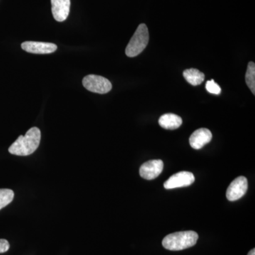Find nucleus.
Segmentation results:
<instances>
[{"label": "nucleus", "instance_id": "f257e3e1", "mask_svg": "<svg viewBox=\"0 0 255 255\" xmlns=\"http://www.w3.org/2000/svg\"><path fill=\"white\" fill-rule=\"evenodd\" d=\"M41 130L37 127H33L26 132L24 136L20 135L9 148L12 155L27 156L31 155L39 146L41 141Z\"/></svg>", "mask_w": 255, "mask_h": 255}, {"label": "nucleus", "instance_id": "f03ea898", "mask_svg": "<svg viewBox=\"0 0 255 255\" xmlns=\"http://www.w3.org/2000/svg\"><path fill=\"white\" fill-rule=\"evenodd\" d=\"M199 236L194 231H182L169 234L162 241V246L171 251H179L195 246Z\"/></svg>", "mask_w": 255, "mask_h": 255}, {"label": "nucleus", "instance_id": "7ed1b4c3", "mask_svg": "<svg viewBox=\"0 0 255 255\" xmlns=\"http://www.w3.org/2000/svg\"><path fill=\"white\" fill-rule=\"evenodd\" d=\"M149 42L148 28L145 23L137 26L136 31L126 48V54L128 57L133 58L142 53Z\"/></svg>", "mask_w": 255, "mask_h": 255}, {"label": "nucleus", "instance_id": "20e7f679", "mask_svg": "<svg viewBox=\"0 0 255 255\" xmlns=\"http://www.w3.org/2000/svg\"><path fill=\"white\" fill-rule=\"evenodd\" d=\"M82 85L88 91L102 95L108 93L112 89L110 80L100 75H87L82 80Z\"/></svg>", "mask_w": 255, "mask_h": 255}, {"label": "nucleus", "instance_id": "39448f33", "mask_svg": "<svg viewBox=\"0 0 255 255\" xmlns=\"http://www.w3.org/2000/svg\"><path fill=\"white\" fill-rule=\"evenodd\" d=\"M248 179L243 176L236 178L230 184L226 192V197L230 201H237L241 199L248 191Z\"/></svg>", "mask_w": 255, "mask_h": 255}, {"label": "nucleus", "instance_id": "423d86ee", "mask_svg": "<svg viewBox=\"0 0 255 255\" xmlns=\"http://www.w3.org/2000/svg\"><path fill=\"white\" fill-rule=\"evenodd\" d=\"M195 181L194 174L189 172H180L173 174L164 183L166 189L184 187L190 186Z\"/></svg>", "mask_w": 255, "mask_h": 255}, {"label": "nucleus", "instance_id": "0eeeda50", "mask_svg": "<svg viewBox=\"0 0 255 255\" xmlns=\"http://www.w3.org/2000/svg\"><path fill=\"white\" fill-rule=\"evenodd\" d=\"M163 167V162L161 159L148 161L142 164L140 167V176L147 180H152L162 173Z\"/></svg>", "mask_w": 255, "mask_h": 255}, {"label": "nucleus", "instance_id": "6e6552de", "mask_svg": "<svg viewBox=\"0 0 255 255\" xmlns=\"http://www.w3.org/2000/svg\"><path fill=\"white\" fill-rule=\"evenodd\" d=\"M21 48L25 51L33 54H50L54 53L58 47L54 43L26 41L21 44Z\"/></svg>", "mask_w": 255, "mask_h": 255}, {"label": "nucleus", "instance_id": "1a4fd4ad", "mask_svg": "<svg viewBox=\"0 0 255 255\" xmlns=\"http://www.w3.org/2000/svg\"><path fill=\"white\" fill-rule=\"evenodd\" d=\"M211 139L212 133L209 129L199 128L191 134L189 137V144L193 148L199 150L211 142Z\"/></svg>", "mask_w": 255, "mask_h": 255}, {"label": "nucleus", "instance_id": "9d476101", "mask_svg": "<svg viewBox=\"0 0 255 255\" xmlns=\"http://www.w3.org/2000/svg\"><path fill=\"white\" fill-rule=\"evenodd\" d=\"M52 14L58 22L68 18L70 9V0H51Z\"/></svg>", "mask_w": 255, "mask_h": 255}, {"label": "nucleus", "instance_id": "9b49d317", "mask_svg": "<svg viewBox=\"0 0 255 255\" xmlns=\"http://www.w3.org/2000/svg\"><path fill=\"white\" fill-rule=\"evenodd\" d=\"M159 124L161 127L167 130H175L181 127L182 119L174 114H165L159 119Z\"/></svg>", "mask_w": 255, "mask_h": 255}, {"label": "nucleus", "instance_id": "f8f14e48", "mask_svg": "<svg viewBox=\"0 0 255 255\" xmlns=\"http://www.w3.org/2000/svg\"><path fill=\"white\" fill-rule=\"evenodd\" d=\"M183 76L193 86L201 85L205 79V75L197 69L191 68L184 70Z\"/></svg>", "mask_w": 255, "mask_h": 255}, {"label": "nucleus", "instance_id": "ddd939ff", "mask_svg": "<svg viewBox=\"0 0 255 255\" xmlns=\"http://www.w3.org/2000/svg\"><path fill=\"white\" fill-rule=\"evenodd\" d=\"M246 82L250 90L255 95V64L250 62L246 74Z\"/></svg>", "mask_w": 255, "mask_h": 255}, {"label": "nucleus", "instance_id": "4468645a", "mask_svg": "<svg viewBox=\"0 0 255 255\" xmlns=\"http://www.w3.org/2000/svg\"><path fill=\"white\" fill-rule=\"evenodd\" d=\"M14 196V191L11 189H0V210L9 204L13 201Z\"/></svg>", "mask_w": 255, "mask_h": 255}, {"label": "nucleus", "instance_id": "2eb2a0df", "mask_svg": "<svg viewBox=\"0 0 255 255\" xmlns=\"http://www.w3.org/2000/svg\"><path fill=\"white\" fill-rule=\"evenodd\" d=\"M206 89L209 93L214 94V95H219L221 92V87L215 82L214 80L206 82Z\"/></svg>", "mask_w": 255, "mask_h": 255}, {"label": "nucleus", "instance_id": "dca6fc26", "mask_svg": "<svg viewBox=\"0 0 255 255\" xmlns=\"http://www.w3.org/2000/svg\"><path fill=\"white\" fill-rule=\"evenodd\" d=\"M9 242L5 239H0V253H4L9 251Z\"/></svg>", "mask_w": 255, "mask_h": 255}, {"label": "nucleus", "instance_id": "f3484780", "mask_svg": "<svg viewBox=\"0 0 255 255\" xmlns=\"http://www.w3.org/2000/svg\"><path fill=\"white\" fill-rule=\"evenodd\" d=\"M248 255H255V249L251 250L250 253H248Z\"/></svg>", "mask_w": 255, "mask_h": 255}]
</instances>
